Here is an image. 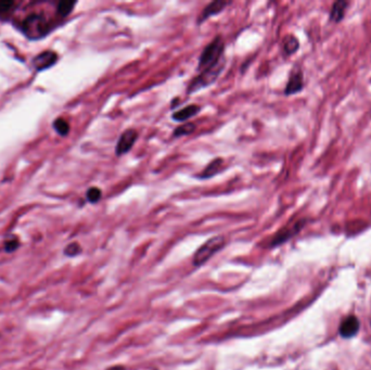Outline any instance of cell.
I'll list each match as a JSON object with an SVG mask.
<instances>
[{"label": "cell", "mask_w": 371, "mask_h": 370, "mask_svg": "<svg viewBox=\"0 0 371 370\" xmlns=\"http://www.w3.org/2000/svg\"><path fill=\"white\" fill-rule=\"evenodd\" d=\"M224 50L225 45L222 37L216 36L202 51L199 59L198 69L202 72L222 61L224 59Z\"/></svg>", "instance_id": "cell-1"}, {"label": "cell", "mask_w": 371, "mask_h": 370, "mask_svg": "<svg viewBox=\"0 0 371 370\" xmlns=\"http://www.w3.org/2000/svg\"><path fill=\"white\" fill-rule=\"evenodd\" d=\"M224 67H225V59H223L222 61L218 62L217 64H215V66L204 69V71L202 72H200L198 76H195L192 81L190 82L189 86L187 88V93L191 94L193 92H199L200 89L207 88L209 86V85L214 84L215 82H216L219 74L222 73Z\"/></svg>", "instance_id": "cell-2"}, {"label": "cell", "mask_w": 371, "mask_h": 370, "mask_svg": "<svg viewBox=\"0 0 371 370\" xmlns=\"http://www.w3.org/2000/svg\"><path fill=\"white\" fill-rule=\"evenodd\" d=\"M225 246V238L223 236H216L208 240L203 246L200 248L194 254L193 264L195 266H201L202 264L208 262L215 253H217L220 249Z\"/></svg>", "instance_id": "cell-3"}, {"label": "cell", "mask_w": 371, "mask_h": 370, "mask_svg": "<svg viewBox=\"0 0 371 370\" xmlns=\"http://www.w3.org/2000/svg\"><path fill=\"white\" fill-rule=\"evenodd\" d=\"M24 32L29 38H41L48 32L49 26L44 17L32 14L26 18L23 24Z\"/></svg>", "instance_id": "cell-4"}, {"label": "cell", "mask_w": 371, "mask_h": 370, "mask_svg": "<svg viewBox=\"0 0 371 370\" xmlns=\"http://www.w3.org/2000/svg\"><path fill=\"white\" fill-rule=\"evenodd\" d=\"M138 139V133L135 129H127L125 131L121 137H119L118 141L115 147V154L117 157H122L123 154L128 153L132 150L135 142Z\"/></svg>", "instance_id": "cell-5"}, {"label": "cell", "mask_w": 371, "mask_h": 370, "mask_svg": "<svg viewBox=\"0 0 371 370\" xmlns=\"http://www.w3.org/2000/svg\"><path fill=\"white\" fill-rule=\"evenodd\" d=\"M304 224H305V221H299L294 225H291V226L282 228L279 232L276 233V236L272 240V242H270V246L272 247L278 246V244H281L284 241H287V240H289L291 237L295 236V234H297L301 229L304 227Z\"/></svg>", "instance_id": "cell-6"}, {"label": "cell", "mask_w": 371, "mask_h": 370, "mask_svg": "<svg viewBox=\"0 0 371 370\" xmlns=\"http://www.w3.org/2000/svg\"><path fill=\"white\" fill-rule=\"evenodd\" d=\"M228 4H229L228 1H223V0H217V1H213L209 3L208 6L204 8L202 13L199 16L198 23L201 24L207 21L209 18L216 16V14L222 12L223 10L228 6Z\"/></svg>", "instance_id": "cell-7"}, {"label": "cell", "mask_w": 371, "mask_h": 370, "mask_svg": "<svg viewBox=\"0 0 371 370\" xmlns=\"http://www.w3.org/2000/svg\"><path fill=\"white\" fill-rule=\"evenodd\" d=\"M359 330V321L357 317L349 316L345 318L340 326V334L343 338H352Z\"/></svg>", "instance_id": "cell-8"}, {"label": "cell", "mask_w": 371, "mask_h": 370, "mask_svg": "<svg viewBox=\"0 0 371 370\" xmlns=\"http://www.w3.org/2000/svg\"><path fill=\"white\" fill-rule=\"evenodd\" d=\"M304 81H303V74L301 71H293L291 76L289 78V82L285 86L284 93L287 96H291V94H295L300 92L303 89Z\"/></svg>", "instance_id": "cell-9"}, {"label": "cell", "mask_w": 371, "mask_h": 370, "mask_svg": "<svg viewBox=\"0 0 371 370\" xmlns=\"http://www.w3.org/2000/svg\"><path fill=\"white\" fill-rule=\"evenodd\" d=\"M57 54L52 51L43 52L34 59V66L37 69H39V71H42V69H48L53 66L57 61Z\"/></svg>", "instance_id": "cell-10"}, {"label": "cell", "mask_w": 371, "mask_h": 370, "mask_svg": "<svg viewBox=\"0 0 371 370\" xmlns=\"http://www.w3.org/2000/svg\"><path fill=\"white\" fill-rule=\"evenodd\" d=\"M200 111H201V107L197 106V104H190V106L179 110V111L174 112L172 118L176 122H185L197 116Z\"/></svg>", "instance_id": "cell-11"}, {"label": "cell", "mask_w": 371, "mask_h": 370, "mask_svg": "<svg viewBox=\"0 0 371 370\" xmlns=\"http://www.w3.org/2000/svg\"><path fill=\"white\" fill-rule=\"evenodd\" d=\"M224 160L220 158L214 159L212 162L209 163L207 167L204 168V171H202L199 175H197V178L199 179H209L214 177L215 175H217L220 171V168L223 166Z\"/></svg>", "instance_id": "cell-12"}, {"label": "cell", "mask_w": 371, "mask_h": 370, "mask_svg": "<svg viewBox=\"0 0 371 370\" xmlns=\"http://www.w3.org/2000/svg\"><path fill=\"white\" fill-rule=\"evenodd\" d=\"M348 6V2L342 1V0L334 2L332 10H331V13H330V19L334 22H340L341 20L344 18V14H345V11H347Z\"/></svg>", "instance_id": "cell-13"}, {"label": "cell", "mask_w": 371, "mask_h": 370, "mask_svg": "<svg viewBox=\"0 0 371 370\" xmlns=\"http://www.w3.org/2000/svg\"><path fill=\"white\" fill-rule=\"evenodd\" d=\"M195 128H197V126H195V124L193 123H185L183 125H180V126H178L177 128H175V131L173 133V136L174 137H183V136H188V135L192 134Z\"/></svg>", "instance_id": "cell-14"}, {"label": "cell", "mask_w": 371, "mask_h": 370, "mask_svg": "<svg viewBox=\"0 0 371 370\" xmlns=\"http://www.w3.org/2000/svg\"><path fill=\"white\" fill-rule=\"evenodd\" d=\"M299 47H300V44H299L298 38L292 36V35H290V36H288L284 39L283 50L287 54H293L294 52H297Z\"/></svg>", "instance_id": "cell-15"}, {"label": "cell", "mask_w": 371, "mask_h": 370, "mask_svg": "<svg viewBox=\"0 0 371 370\" xmlns=\"http://www.w3.org/2000/svg\"><path fill=\"white\" fill-rule=\"evenodd\" d=\"M54 128H56V131L61 135V136H67V135L69 134V131H70V125L69 123L65 121V119L63 118H58L56 119V122H54L53 124Z\"/></svg>", "instance_id": "cell-16"}, {"label": "cell", "mask_w": 371, "mask_h": 370, "mask_svg": "<svg viewBox=\"0 0 371 370\" xmlns=\"http://www.w3.org/2000/svg\"><path fill=\"white\" fill-rule=\"evenodd\" d=\"M76 2L75 1H61L58 4V12L59 14H61L62 17H67L68 14L72 12V10L74 8Z\"/></svg>", "instance_id": "cell-17"}, {"label": "cell", "mask_w": 371, "mask_h": 370, "mask_svg": "<svg viewBox=\"0 0 371 370\" xmlns=\"http://www.w3.org/2000/svg\"><path fill=\"white\" fill-rule=\"evenodd\" d=\"M87 200L90 203H97L100 201V199L102 197V191L101 189H99L97 187H92L88 189L87 191Z\"/></svg>", "instance_id": "cell-18"}, {"label": "cell", "mask_w": 371, "mask_h": 370, "mask_svg": "<svg viewBox=\"0 0 371 370\" xmlns=\"http://www.w3.org/2000/svg\"><path fill=\"white\" fill-rule=\"evenodd\" d=\"M81 251H82L81 246L76 242H73V243H70L69 246L64 249V254L67 255V256H75V255L81 253Z\"/></svg>", "instance_id": "cell-19"}, {"label": "cell", "mask_w": 371, "mask_h": 370, "mask_svg": "<svg viewBox=\"0 0 371 370\" xmlns=\"http://www.w3.org/2000/svg\"><path fill=\"white\" fill-rule=\"evenodd\" d=\"M18 248H19V240L17 238L9 239L4 242V251L8 253L14 252Z\"/></svg>", "instance_id": "cell-20"}, {"label": "cell", "mask_w": 371, "mask_h": 370, "mask_svg": "<svg viewBox=\"0 0 371 370\" xmlns=\"http://www.w3.org/2000/svg\"><path fill=\"white\" fill-rule=\"evenodd\" d=\"M14 2L12 1H0V14L8 13L12 9Z\"/></svg>", "instance_id": "cell-21"}, {"label": "cell", "mask_w": 371, "mask_h": 370, "mask_svg": "<svg viewBox=\"0 0 371 370\" xmlns=\"http://www.w3.org/2000/svg\"><path fill=\"white\" fill-rule=\"evenodd\" d=\"M108 370H124V368L122 366H115L112 368H109Z\"/></svg>", "instance_id": "cell-22"}]
</instances>
